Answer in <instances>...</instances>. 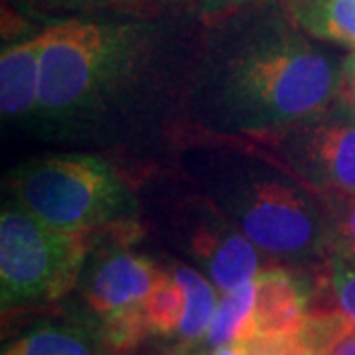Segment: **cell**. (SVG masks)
<instances>
[{"label": "cell", "mask_w": 355, "mask_h": 355, "mask_svg": "<svg viewBox=\"0 0 355 355\" xmlns=\"http://www.w3.org/2000/svg\"><path fill=\"white\" fill-rule=\"evenodd\" d=\"M330 355H355V324L345 331V336L338 342Z\"/></svg>", "instance_id": "cell-21"}, {"label": "cell", "mask_w": 355, "mask_h": 355, "mask_svg": "<svg viewBox=\"0 0 355 355\" xmlns=\"http://www.w3.org/2000/svg\"><path fill=\"white\" fill-rule=\"evenodd\" d=\"M172 275L186 294V310L176 336L182 345H196L203 342L219 304L216 286L193 266L176 265L172 268Z\"/></svg>", "instance_id": "cell-14"}, {"label": "cell", "mask_w": 355, "mask_h": 355, "mask_svg": "<svg viewBox=\"0 0 355 355\" xmlns=\"http://www.w3.org/2000/svg\"><path fill=\"white\" fill-rule=\"evenodd\" d=\"M46 30L18 40L0 53V111L2 123L30 132L40 105L42 51Z\"/></svg>", "instance_id": "cell-9"}, {"label": "cell", "mask_w": 355, "mask_h": 355, "mask_svg": "<svg viewBox=\"0 0 355 355\" xmlns=\"http://www.w3.org/2000/svg\"><path fill=\"white\" fill-rule=\"evenodd\" d=\"M254 336H288L308 316V286L288 266L275 265L254 279Z\"/></svg>", "instance_id": "cell-11"}, {"label": "cell", "mask_w": 355, "mask_h": 355, "mask_svg": "<svg viewBox=\"0 0 355 355\" xmlns=\"http://www.w3.org/2000/svg\"><path fill=\"white\" fill-rule=\"evenodd\" d=\"M2 355H113L101 324L76 312L28 326L2 347Z\"/></svg>", "instance_id": "cell-10"}, {"label": "cell", "mask_w": 355, "mask_h": 355, "mask_svg": "<svg viewBox=\"0 0 355 355\" xmlns=\"http://www.w3.org/2000/svg\"><path fill=\"white\" fill-rule=\"evenodd\" d=\"M330 202L334 211L331 259H342L355 265V198Z\"/></svg>", "instance_id": "cell-16"}, {"label": "cell", "mask_w": 355, "mask_h": 355, "mask_svg": "<svg viewBox=\"0 0 355 355\" xmlns=\"http://www.w3.org/2000/svg\"><path fill=\"white\" fill-rule=\"evenodd\" d=\"M253 144L318 193L330 200L355 198V109L342 99L324 113Z\"/></svg>", "instance_id": "cell-7"}, {"label": "cell", "mask_w": 355, "mask_h": 355, "mask_svg": "<svg viewBox=\"0 0 355 355\" xmlns=\"http://www.w3.org/2000/svg\"><path fill=\"white\" fill-rule=\"evenodd\" d=\"M254 280L235 291L225 292L217 304L209 330L203 338L205 349H217L233 343H245L254 338Z\"/></svg>", "instance_id": "cell-13"}, {"label": "cell", "mask_w": 355, "mask_h": 355, "mask_svg": "<svg viewBox=\"0 0 355 355\" xmlns=\"http://www.w3.org/2000/svg\"><path fill=\"white\" fill-rule=\"evenodd\" d=\"M44 30L40 105L30 132L99 154L182 142L191 67L160 65L150 22L73 16Z\"/></svg>", "instance_id": "cell-1"}, {"label": "cell", "mask_w": 355, "mask_h": 355, "mask_svg": "<svg viewBox=\"0 0 355 355\" xmlns=\"http://www.w3.org/2000/svg\"><path fill=\"white\" fill-rule=\"evenodd\" d=\"M340 99L347 105H355V51L342 62V87Z\"/></svg>", "instance_id": "cell-20"}, {"label": "cell", "mask_w": 355, "mask_h": 355, "mask_svg": "<svg viewBox=\"0 0 355 355\" xmlns=\"http://www.w3.org/2000/svg\"><path fill=\"white\" fill-rule=\"evenodd\" d=\"M354 109H355V105H354Z\"/></svg>", "instance_id": "cell-24"}, {"label": "cell", "mask_w": 355, "mask_h": 355, "mask_svg": "<svg viewBox=\"0 0 355 355\" xmlns=\"http://www.w3.org/2000/svg\"><path fill=\"white\" fill-rule=\"evenodd\" d=\"M162 207L166 239L202 268L217 291H235L259 275L253 241L209 198L193 188Z\"/></svg>", "instance_id": "cell-6"}, {"label": "cell", "mask_w": 355, "mask_h": 355, "mask_svg": "<svg viewBox=\"0 0 355 355\" xmlns=\"http://www.w3.org/2000/svg\"><path fill=\"white\" fill-rule=\"evenodd\" d=\"M140 229V223H130L91 237L77 288L85 304L83 312L99 324L139 308L168 272L150 257L128 249Z\"/></svg>", "instance_id": "cell-8"}, {"label": "cell", "mask_w": 355, "mask_h": 355, "mask_svg": "<svg viewBox=\"0 0 355 355\" xmlns=\"http://www.w3.org/2000/svg\"><path fill=\"white\" fill-rule=\"evenodd\" d=\"M178 164L277 265L308 270L331 259L330 198L308 188L270 154L241 140H188Z\"/></svg>", "instance_id": "cell-3"}, {"label": "cell", "mask_w": 355, "mask_h": 355, "mask_svg": "<svg viewBox=\"0 0 355 355\" xmlns=\"http://www.w3.org/2000/svg\"><path fill=\"white\" fill-rule=\"evenodd\" d=\"M8 198L51 227L97 235L139 223L140 198L116 166L93 153L32 158L8 174Z\"/></svg>", "instance_id": "cell-4"}, {"label": "cell", "mask_w": 355, "mask_h": 355, "mask_svg": "<svg viewBox=\"0 0 355 355\" xmlns=\"http://www.w3.org/2000/svg\"><path fill=\"white\" fill-rule=\"evenodd\" d=\"M340 87L342 62L296 24L235 22L191 67L184 137L263 142L330 109Z\"/></svg>", "instance_id": "cell-2"}, {"label": "cell", "mask_w": 355, "mask_h": 355, "mask_svg": "<svg viewBox=\"0 0 355 355\" xmlns=\"http://www.w3.org/2000/svg\"><path fill=\"white\" fill-rule=\"evenodd\" d=\"M170 6H176L182 12L205 18V20H223L233 14L266 4L268 0H164Z\"/></svg>", "instance_id": "cell-17"}, {"label": "cell", "mask_w": 355, "mask_h": 355, "mask_svg": "<svg viewBox=\"0 0 355 355\" xmlns=\"http://www.w3.org/2000/svg\"><path fill=\"white\" fill-rule=\"evenodd\" d=\"M186 310V294L172 272L166 277L142 302V314L153 336H174L180 330Z\"/></svg>", "instance_id": "cell-15"}, {"label": "cell", "mask_w": 355, "mask_h": 355, "mask_svg": "<svg viewBox=\"0 0 355 355\" xmlns=\"http://www.w3.org/2000/svg\"><path fill=\"white\" fill-rule=\"evenodd\" d=\"M153 355H200V349L193 347V345H180L172 352H162V354H153Z\"/></svg>", "instance_id": "cell-23"}, {"label": "cell", "mask_w": 355, "mask_h": 355, "mask_svg": "<svg viewBox=\"0 0 355 355\" xmlns=\"http://www.w3.org/2000/svg\"><path fill=\"white\" fill-rule=\"evenodd\" d=\"M91 251V235L40 221L4 200L0 211V304L4 312L44 306L77 288Z\"/></svg>", "instance_id": "cell-5"}, {"label": "cell", "mask_w": 355, "mask_h": 355, "mask_svg": "<svg viewBox=\"0 0 355 355\" xmlns=\"http://www.w3.org/2000/svg\"><path fill=\"white\" fill-rule=\"evenodd\" d=\"M291 14L308 36L355 48V0H291Z\"/></svg>", "instance_id": "cell-12"}, {"label": "cell", "mask_w": 355, "mask_h": 355, "mask_svg": "<svg viewBox=\"0 0 355 355\" xmlns=\"http://www.w3.org/2000/svg\"><path fill=\"white\" fill-rule=\"evenodd\" d=\"M53 8H64V10H95V8H107L116 4H127L135 0H46Z\"/></svg>", "instance_id": "cell-19"}, {"label": "cell", "mask_w": 355, "mask_h": 355, "mask_svg": "<svg viewBox=\"0 0 355 355\" xmlns=\"http://www.w3.org/2000/svg\"><path fill=\"white\" fill-rule=\"evenodd\" d=\"M209 355H245V347H243V343H233V345L211 349Z\"/></svg>", "instance_id": "cell-22"}, {"label": "cell", "mask_w": 355, "mask_h": 355, "mask_svg": "<svg viewBox=\"0 0 355 355\" xmlns=\"http://www.w3.org/2000/svg\"><path fill=\"white\" fill-rule=\"evenodd\" d=\"M245 355H312L298 334L288 336H254L243 343Z\"/></svg>", "instance_id": "cell-18"}]
</instances>
